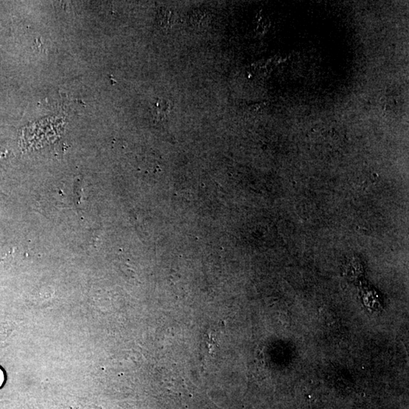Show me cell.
Masks as SVG:
<instances>
[{
  "mask_svg": "<svg viewBox=\"0 0 409 409\" xmlns=\"http://www.w3.org/2000/svg\"><path fill=\"white\" fill-rule=\"evenodd\" d=\"M171 108H172V105L169 100L164 99H158L152 109L154 117L155 119H161V120L165 119L169 116Z\"/></svg>",
  "mask_w": 409,
  "mask_h": 409,
  "instance_id": "1",
  "label": "cell"
},
{
  "mask_svg": "<svg viewBox=\"0 0 409 409\" xmlns=\"http://www.w3.org/2000/svg\"><path fill=\"white\" fill-rule=\"evenodd\" d=\"M172 14L171 13L170 11L165 10V8L161 9V13H159V21H160L161 25L162 26L169 25L172 22L171 18H172Z\"/></svg>",
  "mask_w": 409,
  "mask_h": 409,
  "instance_id": "2",
  "label": "cell"
},
{
  "mask_svg": "<svg viewBox=\"0 0 409 409\" xmlns=\"http://www.w3.org/2000/svg\"><path fill=\"white\" fill-rule=\"evenodd\" d=\"M3 375H2V371H0V386L3 383Z\"/></svg>",
  "mask_w": 409,
  "mask_h": 409,
  "instance_id": "3",
  "label": "cell"
}]
</instances>
